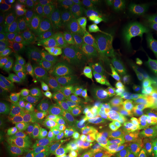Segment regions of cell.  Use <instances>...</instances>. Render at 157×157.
<instances>
[{
	"mask_svg": "<svg viewBox=\"0 0 157 157\" xmlns=\"http://www.w3.org/2000/svg\"><path fill=\"white\" fill-rule=\"evenodd\" d=\"M145 157H157V155H149V156H146Z\"/></svg>",
	"mask_w": 157,
	"mask_h": 157,
	"instance_id": "obj_44",
	"label": "cell"
},
{
	"mask_svg": "<svg viewBox=\"0 0 157 157\" xmlns=\"http://www.w3.org/2000/svg\"><path fill=\"white\" fill-rule=\"evenodd\" d=\"M134 90L146 117L157 121V84L152 80H143Z\"/></svg>",
	"mask_w": 157,
	"mask_h": 157,
	"instance_id": "obj_16",
	"label": "cell"
},
{
	"mask_svg": "<svg viewBox=\"0 0 157 157\" xmlns=\"http://www.w3.org/2000/svg\"><path fill=\"white\" fill-rule=\"evenodd\" d=\"M12 71H13V68L9 64L8 61L1 62L0 63V82L13 81Z\"/></svg>",
	"mask_w": 157,
	"mask_h": 157,
	"instance_id": "obj_32",
	"label": "cell"
},
{
	"mask_svg": "<svg viewBox=\"0 0 157 157\" xmlns=\"http://www.w3.org/2000/svg\"><path fill=\"white\" fill-rule=\"evenodd\" d=\"M129 74L130 66L125 49L116 44H110L104 52L88 88L93 90Z\"/></svg>",
	"mask_w": 157,
	"mask_h": 157,
	"instance_id": "obj_3",
	"label": "cell"
},
{
	"mask_svg": "<svg viewBox=\"0 0 157 157\" xmlns=\"http://www.w3.org/2000/svg\"><path fill=\"white\" fill-rule=\"evenodd\" d=\"M31 129L30 124L25 119L20 117L5 132L0 133L1 144L20 141V140L28 134Z\"/></svg>",
	"mask_w": 157,
	"mask_h": 157,
	"instance_id": "obj_21",
	"label": "cell"
},
{
	"mask_svg": "<svg viewBox=\"0 0 157 157\" xmlns=\"http://www.w3.org/2000/svg\"><path fill=\"white\" fill-rule=\"evenodd\" d=\"M111 120L121 132L135 140H143L156 134V124L149 118H111Z\"/></svg>",
	"mask_w": 157,
	"mask_h": 157,
	"instance_id": "obj_14",
	"label": "cell"
},
{
	"mask_svg": "<svg viewBox=\"0 0 157 157\" xmlns=\"http://www.w3.org/2000/svg\"><path fill=\"white\" fill-rule=\"evenodd\" d=\"M81 2L82 5H84L86 11H87V14L96 8L95 1H93V0H81Z\"/></svg>",
	"mask_w": 157,
	"mask_h": 157,
	"instance_id": "obj_38",
	"label": "cell"
},
{
	"mask_svg": "<svg viewBox=\"0 0 157 157\" xmlns=\"http://www.w3.org/2000/svg\"><path fill=\"white\" fill-rule=\"evenodd\" d=\"M64 15L76 24H82L85 21L87 13L81 0H67Z\"/></svg>",
	"mask_w": 157,
	"mask_h": 157,
	"instance_id": "obj_24",
	"label": "cell"
},
{
	"mask_svg": "<svg viewBox=\"0 0 157 157\" xmlns=\"http://www.w3.org/2000/svg\"><path fill=\"white\" fill-rule=\"evenodd\" d=\"M33 104L44 108H58L68 110L73 112L75 109L65 105L52 85L46 84L37 93Z\"/></svg>",
	"mask_w": 157,
	"mask_h": 157,
	"instance_id": "obj_18",
	"label": "cell"
},
{
	"mask_svg": "<svg viewBox=\"0 0 157 157\" xmlns=\"http://www.w3.org/2000/svg\"><path fill=\"white\" fill-rule=\"evenodd\" d=\"M97 157H130L127 155H124L121 153L114 151L109 150V149L104 148L101 152Z\"/></svg>",
	"mask_w": 157,
	"mask_h": 157,
	"instance_id": "obj_36",
	"label": "cell"
},
{
	"mask_svg": "<svg viewBox=\"0 0 157 157\" xmlns=\"http://www.w3.org/2000/svg\"><path fill=\"white\" fill-rule=\"evenodd\" d=\"M96 8L109 15L121 11H130L138 13L140 4L137 2L127 0H98L95 1Z\"/></svg>",
	"mask_w": 157,
	"mask_h": 157,
	"instance_id": "obj_20",
	"label": "cell"
},
{
	"mask_svg": "<svg viewBox=\"0 0 157 157\" xmlns=\"http://www.w3.org/2000/svg\"><path fill=\"white\" fill-rule=\"evenodd\" d=\"M37 142L40 148V153L45 157H65L63 151L52 139L44 135L37 136Z\"/></svg>",
	"mask_w": 157,
	"mask_h": 157,
	"instance_id": "obj_25",
	"label": "cell"
},
{
	"mask_svg": "<svg viewBox=\"0 0 157 157\" xmlns=\"http://www.w3.org/2000/svg\"><path fill=\"white\" fill-rule=\"evenodd\" d=\"M103 129L87 115H74L65 121L63 131L72 148L90 157H97L104 148Z\"/></svg>",
	"mask_w": 157,
	"mask_h": 157,
	"instance_id": "obj_1",
	"label": "cell"
},
{
	"mask_svg": "<svg viewBox=\"0 0 157 157\" xmlns=\"http://www.w3.org/2000/svg\"><path fill=\"white\" fill-rule=\"evenodd\" d=\"M25 146L21 141L1 144L0 157H17Z\"/></svg>",
	"mask_w": 157,
	"mask_h": 157,
	"instance_id": "obj_28",
	"label": "cell"
},
{
	"mask_svg": "<svg viewBox=\"0 0 157 157\" xmlns=\"http://www.w3.org/2000/svg\"><path fill=\"white\" fill-rule=\"evenodd\" d=\"M111 44L87 31L76 56L73 74L88 87L93 80L102 56Z\"/></svg>",
	"mask_w": 157,
	"mask_h": 157,
	"instance_id": "obj_4",
	"label": "cell"
},
{
	"mask_svg": "<svg viewBox=\"0 0 157 157\" xmlns=\"http://www.w3.org/2000/svg\"><path fill=\"white\" fill-rule=\"evenodd\" d=\"M66 0H46L43 2V5L45 7L63 14L66 8Z\"/></svg>",
	"mask_w": 157,
	"mask_h": 157,
	"instance_id": "obj_31",
	"label": "cell"
},
{
	"mask_svg": "<svg viewBox=\"0 0 157 157\" xmlns=\"http://www.w3.org/2000/svg\"><path fill=\"white\" fill-rule=\"evenodd\" d=\"M143 5H144L149 17L157 23V0L143 1Z\"/></svg>",
	"mask_w": 157,
	"mask_h": 157,
	"instance_id": "obj_34",
	"label": "cell"
},
{
	"mask_svg": "<svg viewBox=\"0 0 157 157\" xmlns=\"http://www.w3.org/2000/svg\"><path fill=\"white\" fill-rule=\"evenodd\" d=\"M12 46V36L5 31H1L0 36V60L8 61Z\"/></svg>",
	"mask_w": 157,
	"mask_h": 157,
	"instance_id": "obj_30",
	"label": "cell"
},
{
	"mask_svg": "<svg viewBox=\"0 0 157 157\" xmlns=\"http://www.w3.org/2000/svg\"><path fill=\"white\" fill-rule=\"evenodd\" d=\"M0 114H8L22 117L23 114V107L22 103H12V102H3L0 103Z\"/></svg>",
	"mask_w": 157,
	"mask_h": 157,
	"instance_id": "obj_29",
	"label": "cell"
},
{
	"mask_svg": "<svg viewBox=\"0 0 157 157\" xmlns=\"http://www.w3.org/2000/svg\"><path fill=\"white\" fill-rule=\"evenodd\" d=\"M108 14L95 8L90 12L86 17L84 25L86 29L94 36L109 44H113L109 30Z\"/></svg>",
	"mask_w": 157,
	"mask_h": 157,
	"instance_id": "obj_17",
	"label": "cell"
},
{
	"mask_svg": "<svg viewBox=\"0 0 157 157\" xmlns=\"http://www.w3.org/2000/svg\"><path fill=\"white\" fill-rule=\"evenodd\" d=\"M155 145L157 148V122L156 124V134H155Z\"/></svg>",
	"mask_w": 157,
	"mask_h": 157,
	"instance_id": "obj_42",
	"label": "cell"
},
{
	"mask_svg": "<svg viewBox=\"0 0 157 157\" xmlns=\"http://www.w3.org/2000/svg\"><path fill=\"white\" fill-rule=\"evenodd\" d=\"M86 32L87 30L84 23H69L68 24L64 34L58 41L59 45L63 52L68 67L71 71L72 74L75 67L76 56Z\"/></svg>",
	"mask_w": 157,
	"mask_h": 157,
	"instance_id": "obj_13",
	"label": "cell"
},
{
	"mask_svg": "<svg viewBox=\"0 0 157 157\" xmlns=\"http://www.w3.org/2000/svg\"><path fill=\"white\" fill-rule=\"evenodd\" d=\"M4 8L13 9L21 13H29L30 12V10L23 5V0H6Z\"/></svg>",
	"mask_w": 157,
	"mask_h": 157,
	"instance_id": "obj_33",
	"label": "cell"
},
{
	"mask_svg": "<svg viewBox=\"0 0 157 157\" xmlns=\"http://www.w3.org/2000/svg\"><path fill=\"white\" fill-rule=\"evenodd\" d=\"M91 107L111 118L132 119L146 117L134 88L118 97L93 103Z\"/></svg>",
	"mask_w": 157,
	"mask_h": 157,
	"instance_id": "obj_6",
	"label": "cell"
},
{
	"mask_svg": "<svg viewBox=\"0 0 157 157\" xmlns=\"http://www.w3.org/2000/svg\"><path fill=\"white\" fill-rule=\"evenodd\" d=\"M18 118L8 114H0V133L5 132Z\"/></svg>",
	"mask_w": 157,
	"mask_h": 157,
	"instance_id": "obj_35",
	"label": "cell"
},
{
	"mask_svg": "<svg viewBox=\"0 0 157 157\" xmlns=\"http://www.w3.org/2000/svg\"><path fill=\"white\" fill-rule=\"evenodd\" d=\"M17 95L23 103L33 104L38 92L45 85L42 82H14Z\"/></svg>",
	"mask_w": 157,
	"mask_h": 157,
	"instance_id": "obj_22",
	"label": "cell"
},
{
	"mask_svg": "<svg viewBox=\"0 0 157 157\" xmlns=\"http://www.w3.org/2000/svg\"><path fill=\"white\" fill-rule=\"evenodd\" d=\"M12 79L13 82H42L47 84L44 44L34 56L13 68Z\"/></svg>",
	"mask_w": 157,
	"mask_h": 157,
	"instance_id": "obj_12",
	"label": "cell"
},
{
	"mask_svg": "<svg viewBox=\"0 0 157 157\" xmlns=\"http://www.w3.org/2000/svg\"><path fill=\"white\" fill-rule=\"evenodd\" d=\"M3 102H21L17 95L13 81L0 82V103Z\"/></svg>",
	"mask_w": 157,
	"mask_h": 157,
	"instance_id": "obj_27",
	"label": "cell"
},
{
	"mask_svg": "<svg viewBox=\"0 0 157 157\" xmlns=\"http://www.w3.org/2000/svg\"><path fill=\"white\" fill-rule=\"evenodd\" d=\"M68 24L64 21H58L52 24L38 25L37 29L43 43L56 42L60 39L67 28Z\"/></svg>",
	"mask_w": 157,
	"mask_h": 157,
	"instance_id": "obj_23",
	"label": "cell"
},
{
	"mask_svg": "<svg viewBox=\"0 0 157 157\" xmlns=\"http://www.w3.org/2000/svg\"><path fill=\"white\" fill-rule=\"evenodd\" d=\"M29 18V13H21L13 9L4 8L0 11V23L7 31H15L24 25Z\"/></svg>",
	"mask_w": 157,
	"mask_h": 157,
	"instance_id": "obj_19",
	"label": "cell"
},
{
	"mask_svg": "<svg viewBox=\"0 0 157 157\" xmlns=\"http://www.w3.org/2000/svg\"><path fill=\"white\" fill-rule=\"evenodd\" d=\"M63 13H58L45 7L39 10L37 13L38 25L52 24L58 21H63Z\"/></svg>",
	"mask_w": 157,
	"mask_h": 157,
	"instance_id": "obj_26",
	"label": "cell"
},
{
	"mask_svg": "<svg viewBox=\"0 0 157 157\" xmlns=\"http://www.w3.org/2000/svg\"><path fill=\"white\" fill-rule=\"evenodd\" d=\"M68 157H76V155H75V154H71L70 156H68Z\"/></svg>",
	"mask_w": 157,
	"mask_h": 157,
	"instance_id": "obj_45",
	"label": "cell"
},
{
	"mask_svg": "<svg viewBox=\"0 0 157 157\" xmlns=\"http://www.w3.org/2000/svg\"><path fill=\"white\" fill-rule=\"evenodd\" d=\"M17 157H34V150L30 146L26 145Z\"/></svg>",
	"mask_w": 157,
	"mask_h": 157,
	"instance_id": "obj_39",
	"label": "cell"
},
{
	"mask_svg": "<svg viewBox=\"0 0 157 157\" xmlns=\"http://www.w3.org/2000/svg\"><path fill=\"white\" fill-rule=\"evenodd\" d=\"M137 84L136 78L131 74L117 78L93 90L90 95V102L96 103L118 97L133 89Z\"/></svg>",
	"mask_w": 157,
	"mask_h": 157,
	"instance_id": "obj_15",
	"label": "cell"
},
{
	"mask_svg": "<svg viewBox=\"0 0 157 157\" xmlns=\"http://www.w3.org/2000/svg\"><path fill=\"white\" fill-rule=\"evenodd\" d=\"M152 44L156 66H157V26L152 30Z\"/></svg>",
	"mask_w": 157,
	"mask_h": 157,
	"instance_id": "obj_37",
	"label": "cell"
},
{
	"mask_svg": "<svg viewBox=\"0 0 157 157\" xmlns=\"http://www.w3.org/2000/svg\"><path fill=\"white\" fill-rule=\"evenodd\" d=\"M22 103L23 119L30 124L31 128L41 135L55 134L64 126V115L72 111L58 108H44L34 104Z\"/></svg>",
	"mask_w": 157,
	"mask_h": 157,
	"instance_id": "obj_5",
	"label": "cell"
},
{
	"mask_svg": "<svg viewBox=\"0 0 157 157\" xmlns=\"http://www.w3.org/2000/svg\"><path fill=\"white\" fill-rule=\"evenodd\" d=\"M6 0H0V9H3L5 6Z\"/></svg>",
	"mask_w": 157,
	"mask_h": 157,
	"instance_id": "obj_41",
	"label": "cell"
},
{
	"mask_svg": "<svg viewBox=\"0 0 157 157\" xmlns=\"http://www.w3.org/2000/svg\"><path fill=\"white\" fill-rule=\"evenodd\" d=\"M57 92L61 101L72 109L83 108L90 103L91 92L74 74H70L50 84Z\"/></svg>",
	"mask_w": 157,
	"mask_h": 157,
	"instance_id": "obj_8",
	"label": "cell"
},
{
	"mask_svg": "<svg viewBox=\"0 0 157 157\" xmlns=\"http://www.w3.org/2000/svg\"><path fill=\"white\" fill-rule=\"evenodd\" d=\"M131 74L143 77L156 67L152 44V30L145 21L140 20L125 46Z\"/></svg>",
	"mask_w": 157,
	"mask_h": 157,
	"instance_id": "obj_2",
	"label": "cell"
},
{
	"mask_svg": "<svg viewBox=\"0 0 157 157\" xmlns=\"http://www.w3.org/2000/svg\"><path fill=\"white\" fill-rule=\"evenodd\" d=\"M37 157H45V156L42 154V153L39 152V154H38V156H37Z\"/></svg>",
	"mask_w": 157,
	"mask_h": 157,
	"instance_id": "obj_43",
	"label": "cell"
},
{
	"mask_svg": "<svg viewBox=\"0 0 157 157\" xmlns=\"http://www.w3.org/2000/svg\"><path fill=\"white\" fill-rule=\"evenodd\" d=\"M104 148L130 157H140L146 151L141 140H135L111 125L103 127Z\"/></svg>",
	"mask_w": 157,
	"mask_h": 157,
	"instance_id": "obj_9",
	"label": "cell"
},
{
	"mask_svg": "<svg viewBox=\"0 0 157 157\" xmlns=\"http://www.w3.org/2000/svg\"><path fill=\"white\" fill-rule=\"evenodd\" d=\"M47 84H52L72 74L58 42L44 43Z\"/></svg>",
	"mask_w": 157,
	"mask_h": 157,
	"instance_id": "obj_10",
	"label": "cell"
},
{
	"mask_svg": "<svg viewBox=\"0 0 157 157\" xmlns=\"http://www.w3.org/2000/svg\"><path fill=\"white\" fill-rule=\"evenodd\" d=\"M113 44L125 48L127 40L139 22L138 13L121 11L108 15Z\"/></svg>",
	"mask_w": 157,
	"mask_h": 157,
	"instance_id": "obj_11",
	"label": "cell"
},
{
	"mask_svg": "<svg viewBox=\"0 0 157 157\" xmlns=\"http://www.w3.org/2000/svg\"><path fill=\"white\" fill-rule=\"evenodd\" d=\"M37 0H23V5L25 6L26 8L31 10L32 7H34L36 5Z\"/></svg>",
	"mask_w": 157,
	"mask_h": 157,
	"instance_id": "obj_40",
	"label": "cell"
},
{
	"mask_svg": "<svg viewBox=\"0 0 157 157\" xmlns=\"http://www.w3.org/2000/svg\"><path fill=\"white\" fill-rule=\"evenodd\" d=\"M43 44L38 29L35 27H25L14 33L12 36L11 50L8 58L12 68L34 56Z\"/></svg>",
	"mask_w": 157,
	"mask_h": 157,
	"instance_id": "obj_7",
	"label": "cell"
}]
</instances>
